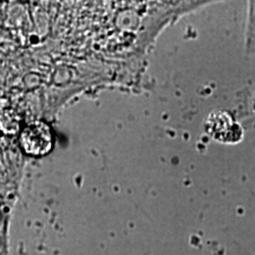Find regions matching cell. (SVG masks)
Masks as SVG:
<instances>
[{
    "mask_svg": "<svg viewBox=\"0 0 255 255\" xmlns=\"http://www.w3.org/2000/svg\"><path fill=\"white\" fill-rule=\"evenodd\" d=\"M23 150L32 156H43L52 149V132L44 122H32L20 133Z\"/></svg>",
    "mask_w": 255,
    "mask_h": 255,
    "instance_id": "7a4b0ae2",
    "label": "cell"
},
{
    "mask_svg": "<svg viewBox=\"0 0 255 255\" xmlns=\"http://www.w3.org/2000/svg\"><path fill=\"white\" fill-rule=\"evenodd\" d=\"M207 135L223 144H235L244 138V129L231 113L226 110L212 111L203 123Z\"/></svg>",
    "mask_w": 255,
    "mask_h": 255,
    "instance_id": "6da1fadb",
    "label": "cell"
},
{
    "mask_svg": "<svg viewBox=\"0 0 255 255\" xmlns=\"http://www.w3.org/2000/svg\"><path fill=\"white\" fill-rule=\"evenodd\" d=\"M245 45L247 53L255 56V1L248 2Z\"/></svg>",
    "mask_w": 255,
    "mask_h": 255,
    "instance_id": "3957f363",
    "label": "cell"
},
{
    "mask_svg": "<svg viewBox=\"0 0 255 255\" xmlns=\"http://www.w3.org/2000/svg\"><path fill=\"white\" fill-rule=\"evenodd\" d=\"M253 108H254V113H255V96H254V101H253Z\"/></svg>",
    "mask_w": 255,
    "mask_h": 255,
    "instance_id": "277c9868",
    "label": "cell"
}]
</instances>
